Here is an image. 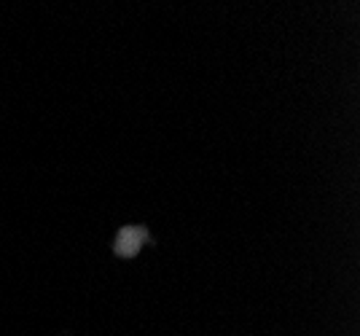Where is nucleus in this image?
I'll return each instance as SVG.
<instances>
[{
  "mask_svg": "<svg viewBox=\"0 0 360 336\" xmlns=\"http://www.w3.org/2000/svg\"><path fill=\"white\" fill-rule=\"evenodd\" d=\"M143 240V234L137 229H127L124 234L119 237V245H116V250H119V256H135L137 245Z\"/></svg>",
  "mask_w": 360,
  "mask_h": 336,
  "instance_id": "nucleus-1",
  "label": "nucleus"
}]
</instances>
